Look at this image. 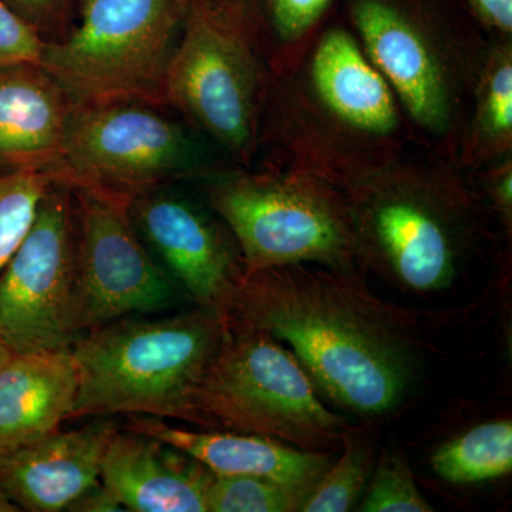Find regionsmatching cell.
Returning <instances> with one entry per match:
<instances>
[{"label":"cell","mask_w":512,"mask_h":512,"mask_svg":"<svg viewBox=\"0 0 512 512\" xmlns=\"http://www.w3.org/2000/svg\"><path fill=\"white\" fill-rule=\"evenodd\" d=\"M342 454L313 487L303 512H346L365 493L373 470V450L362 437L345 434Z\"/></svg>","instance_id":"20"},{"label":"cell","mask_w":512,"mask_h":512,"mask_svg":"<svg viewBox=\"0 0 512 512\" xmlns=\"http://www.w3.org/2000/svg\"><path fill=\"white\" fill-rule=\"evenodd\" d=\"M126 429L170 444L195 458L215 476L269 478L313 490L332 466L330 451H308L255 434L181 429L156 417H131Z\"/></svg>","instance_id":"16"},{"label":"cell","mask_w":512,"mask_h":512,"mask_svg":"<svg viewBox=\"0 0 512 512\" xmlns=\"http://www.w3.org/2000/svg\"><path fill=\"white\" fill-rule=\"evenodd\" d=\"M52 184L49 175L37 171L0 173V272L28 234Z\"/></svg>","instance_id":"23"},{"label":"cell","mask_w":512,"mask_h":512,"mask_svg":"<svg viewBox=\"0 0 512 512\" xmlns=\"http://www.w3.org/2000/svg\"><path fill=\"white\" fill-rule=\"evenodd\" d=\"M357 245L404 289L440 291L458 261L454 215L429 192L384 185L365 192L349 210Z\"/></svg>","instance_id":"10"},{"label":"cell","mask_w":512,"mask_h":512,"mask_svg":"<svg viewBox=\"0 0 512 512\" xmlns=\"http://www.w3.org/2000/svg\"><path fill=\"white\" fill-rule=\"evenodd\" d=\"M128 210L171 279L198 308L214 312L225 323L244 269L220 228L190 201L168 192L137 195Z\"/></svg>","instance_id":"11"},{"label":"cell","mask_w":512,"mask_h":512,"mask_svg":"<svg viewBox=\"0 0 512 512\" xmlns=\"http://www.w3.org/2000/svg\"><path fill=\"white\" fill-rule=\"evenodd\" d=\"M224 330V320L202 308L89 330L72 346L79 379L72 419L130 414L204 426L198 392Z\"/></svg>","instance_id":"2"},{"label":"cell","mask_w":512,"mask_h":512,"mask_svg":"<svg viewBox=\"0 0 512 512\" xmlns=\"http://www.w3.org/2000/svg\"><path fill=\"white\" fill-rule=\"evenodd\" d=\"M185 0H83L66 40L40 66L76 106L165 103V77Z\"/></svg>","instance_id":"4"},{"label":"cell","mask_w":512,"mask_h":512,"mask_svg":"<svg viewBox=\"0 0 512 512\" xmlns=\"http://www.w3.org/2000/svg\"><path fill=\"white\" fill-rule=\"evenodd\" d=\"M468 3L491 28L511 33L512 0H468Z\"/></svg>","instance_id":"28"},{"label":"cell","mask_w":512,"mask_h":512,"mask_svg":"<svg viewBox=\"0 0 512 512\" xmlns=\"http://www.w3.org/2000/svg\"><path fill=\"white\" fill-rule=\"evenodd\" d=\"M330 0H272L276 29L285 39H296L315 25Z\"/></svg>","instance_id":"26"},{"label":"cell","mask_w":512,"mask_h":512,"mask_svg":"<svg viewBox=\"0 0 512 512\" xmlns=\"http://www.w3.org/2000/svg\"><path fill=\"white\" fill-rule=\"evenodd\" d=\"M45 47L46 42L35 26L0 0V66L40 64Z\"/></svg>","instance_id":"25"},{"label":"cell","mask_w":512,"mask_h":512,"mask_svg":"<svg viewBox=\"0 0 512 512\" xmlns=\"http://www.w3.org/2000/svg\"><path fill=\"white\" fill-rule=\"evenodd\" d=\"M10 8L19 13L30 25L39 28L49 25L62 12L66 0H6Z\"/></svg>","instance_id":"27"},{"label":"cell","mask_w":512,"mask_h":512,"mask_svg":"<svg viewBox=\"0 0 512 512\" xmlns=\"http://www.w3.org/2000/svg\"><path fill=\"white\" fill-rule=\"evenodd\" d=\"M67 511L109 512L126 510L121 507L119 501L100 483L93 487L92 490L84 493L82 497L77 498Z\"/></svg>","instance_id":"29"},{"label":"cell","mask_w":512,"mask_h":512,"mask_svg":"<svg viewBox=\"0 0 512 512\" xmlns=\"http://www.w3.org/2000/svg\"><path fill=\"white\" fill-rule=\"evenodd\" d=\"M141 103L74 106L53 183L133 200L197 165L183 128Z\"/></svg>","instance_id":"6"},{"label":"cell","mask_w":512,"mask_h":512,"mask_svg":"<svg viewBox=\"0 0 512 512\" xmlns=\"http://www.w3.org/2000/svg\"><path fill=\"white\" fill-rule=\"evenodd\" d=\"M437 476L453 484H473L505 476L512 468V424L490 421L448 441L434 453Z\"/></svg>","instance_id":"19"},{"label":"cell","mask_w":512,"mask_h":512,"mask_svg":"<svg viewBox=\"0 0 512 512\" xmlns=\"http://www.w3.org/2000/svg\"><path fill=\"white\" fill-rule=\"evenodd\" d=\"M275 266L244 276L225 325L288 343L316 386L360 416L394 409L416 376V349L399 313L346 269Z\"/></svg>","instance_id":"1"},{"label":"cell","mask_w":512,"mask_h":512,"mask_svg":"<svg viewBox=\"0 0 512 512\" xmlns=\"http://www.w3.org/2000/svg\"><path fill=\"white\" fill-rule=\"evenodd\" d=\"M359 511L363 512H430L433 511L420 493L406 456L397 448L383 453L370 474Z\"/></svg>","instance_id":"24"},{"label":"cell","mask_w":512,"mask_h":512,"mask_svg":"<svg viewBox=\"0 0 512 512\" xmlns=\"http://www.w3.org/2000/svg\"><path fill=\"white\" fill-rule=\"evenodd\" d=\"M241 249L244 276L295 264L346 269L356 252L348 207L302 177L231 178L211 191Z\"/></svg>","instance_id":"5"},{"label":"cell","mask_w":512,"mask_h":512,"mask_svg":"<svg viewBox=\"0 0 512 512\" xmlns=\"http://www.w3.org/2000/svg\"><path fill=\"white\" fill-rule=\"evenodd\" d=\"M111 421L49 434L0 457V487L20 511L59 512L101 483Z\"/></svg>","instance_id":"12"},{"label":"cell","mask_w":512,"mask_h":512,"mask_svg":"<svg viewBox=\"0 0 512 512\" xmlns=\"http://www.w3.org/2000/svg\"><path fill=\"white\" fill-rule=\"evenodd\" d=\"M312 76L320 99L349 126L373 134L396 127L389 83L345 30H330L320 40Z\"/></svg>","instance_id":"18"},{"label":"cell","mask_w":512,"mask_h":512,"mask_svg":"<svg viewBox=\"0 0 512 512\" xmlns=\"http://www.w3.org/2000/svg\"><path fill=\"white\" fill-rule=\"evenodd\" d=\"M19 507L8 497V494L0 487V512H18Z\"/></svg>","instance_id":"31"},{"label":"cell","mask_w":512,"mask_h":512,"mask_svg":"<svg viewBox=\"0 0 512 512\" xmlns=\"http://www.w3.org/2000/svg\"><path fill=\"white\" fill-rule=\"evenodd\" d=\"M494 195L498 207L503 210L504 214H511L512 207V171L511 161L504 164L503 167L498 168L495 173L494 181Z\"/></svg>","instance_id":"30"},{"label":"cell","mask_w":512,"mask_h":512,"mask_svg":"<svg viewBox=\"0 0 512 512\" xmlns=\"http://www.w3.org/2000/svg\"><path fill=\"white\" fill-rule=\"evenodd\" d=\"M352 13L367 55L413 119L441 130L450 111L447 83L426 37L386 0H356Z\"/></svg>","instance_id":"14"},{"label":"cell","mask_w":512,"mask_h":512,"mask_svg":"<svg viewBox=\"0 0 512 512\" xmlns=\"http://www.w3.org/2000/svg\"><path fill=\"white\" fill-rule=\"evenodd\" d=\"M312 382L274 336L228 323L202 379L198 410L204 426L329 451L342 444L348 424L322 403Z\"/></svg>","instance_id":"3"},{"label":"cell","mask_w":512,"mask_h":512,"mask_svg":"<svg viewBox=\"0 0 512 512\" xmlns=\"http://www.w3.org/2000/svg\"><path fill=\"white\" fill-rule=\"evenodd\" d=\"M256 67L241 32L218 10L192 5L165 77V103L229 150L254 136Z\"/></svg>","instance_id":"9"},{"label":"cell","mask_w":512,"mask_h":512,"mask_svg":"<svg viewBox=\"0 0 512 512\" xmlns=\"http://www.w3.org/2000/svg\"><path fill=\"white\" fill-rule=\"evenodd\" d=\"M473 150L478 156H497L512 143V60L510 52L495 57L481 83Z\"/></svg>","instance_id":"21"},{"label":"cell","mask_w":512,"mask_h":512,"mask_svg":"<svg viewBox=\"0 0 512 512\" xmlns=\"http://www.w3.org/2000/svg\"><path fill=\"white\" fill-rule=\"evenodd\" d=\"M312 490L269 478L214 476L208 491V512L302 511Z\"/></svg>","instance_id":"22"},{"label":"cell","mask_w":512,"mask_h":512,"mask_svg":"<svg viewBox=\"0 0 512 512\" xmlns=\"http://www.w3.org/2000/svg\"><path fill=\"white\" fill-rule=\"evenodd\" d=\"M77 384L72 349L13 356L0 370V457L72 419Z\"/></svg>","instance_id":"17"},{"label":"cell","mask_w":512,"mask_h":512,"mask_svg":"<svg viewBox=\"0 0 512 512\" xmlns=\"http://www.w3.org/2000/svg\"><path fill=\"white\" fill-rule=\"evenodd\" d=\"M76 215L70 188L53 183L0 272V338L15 355L72 349Z\"/></svg>","instance_id":"7"},{"label":"cell","mask_w":512,"mask_h":512,"mask_svg":"<svg viewBox=\"0 0 512 512\" xmlns=\"http://www.w3.org/2000/svg\"><path fill=\"white\" fill-rule=\"evenodd\" d=\"M215 474L184 451L126 429L111 437L101 484L126 511L207 512Z\"/></svg>","instance_id":"13"},{"label":"cell","mask_w":512,"mask_h":512,"mask_svg":"<svg viewBox=\"0 0 512 512\" xmlns=\"http://www.w3.org/2000/svg\"><path fill=\"white\" fill-rule=\"evenodd\" d=\"M76 195L74 320L80 336L128 316L170 308L173 279L138 237L126 198L90 188Z\"/></svg>","instance_id":"8"},{"label":"cell","mask_w":512,"mask_h":512,"mask_svg":"<svg viewBox=\"0 0 512 512\" xmlns=\"http://www.w3.org/2000/svg\"><path fill=\"white\" fill-rule=\"evenodd\" d=\"M13 356H15L13 350L10 349L5 342H3L2 338H0V370H2L3 367L8 365L9 360L12 359Z\"/></svg>","instance_id":"32"},{"label":"cell","mask_w":512,"mask_h":512,"mask_svg":"<svg viewBox=\"0 0 512 512\" xmlns=\"http://www.w3.org/2000/svg\"><path fill=\"white\" fill-rule=\"evenodd\" d=\"M76 104L40 64L0 66V168L47 175L59 165Z\"/></svg>","instance_id":"15"}]
</instances>
